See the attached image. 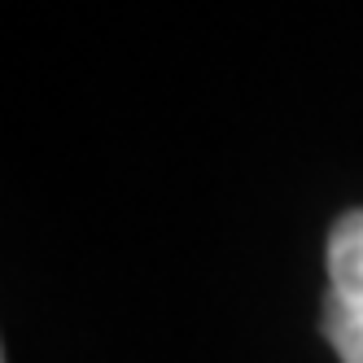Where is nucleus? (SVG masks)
Segmentation results:
<instances>
[{"instance_id":"f257e3e1","label":"nucleus","mask_w":363,"mask_h":363,"mask_svg":"<svg viewBox=\"0 0 363 363\" xmlns=\"http://www.w3.org/2000/svg\"><path fill=\"white\" fill-rule=\"evenodd\" d=\"M328 289L363 306V211H346L328 232Z\"/></svg>"},{"instance_id":"f03ea898","label":"nucleus","mask_w":363,"mask_h":363,"mask_svg":"<svg viewBox=\"0 0 363 363\" xmlns=\"http://www.w3.org/2000/svg\"><path fill=\"white\" fill-rule=\"evenodd\" d=\"M320 328L342 363H363V306L359 302H346L342 294L328 289L324 311H320Z\"/></svg>"}]
</instances>
